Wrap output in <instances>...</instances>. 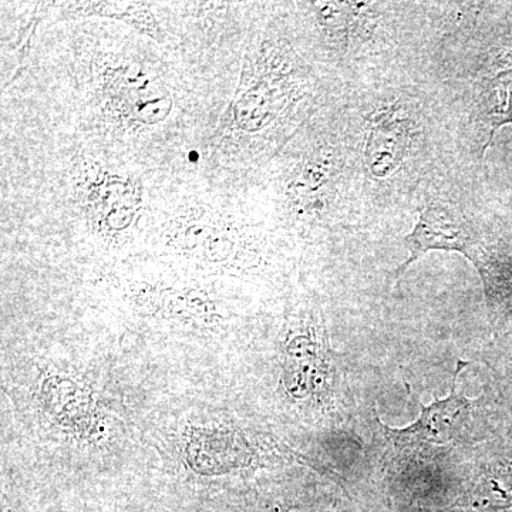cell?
I'll return each instance as SVG.
<instances>
[{
	"mask_svg": "<svg viewBox=\"0 0 512 512\" xmlns=\"http://www.w3.org/2000/svg\"><path fill=\"white\" fill-rule=\"evenodd\" d=\"M288 77L281 69L268 66L264 74H256L248 89L232 106L235 126L245 133H258L268 127L282 113L291 99Z\"/></svg>",
	"mask_w": 512,
	"mask_h": 512,
	"instance_id": "obj_8",
	"label": "cell"
},
{
	"mask_svg": "<svg viewBox=\"0 0 512 512\" xmlns=\"http://www.w3.org/2000/svg\"><path fill=\"white\" fill-rule=\"evenodd\" d=\"M66 6L73 15L106 16V18L123 20L138 32L153 37L157 42H163L164 35L160 25L150 8L144 3L76 2L67 3Z\"/></svg>",
	"mask_w": 512,
	"mask_h": 512,
	"instance_id": "obj_12",
	"label": "cell"
},
{
	"mask_svg": "<svg viewBox=\"0 0 512 512\" xmlns=\"http://www.w3.org/2000/svg\"><path fill=\"white\" fill-rule=\"evenodd\" d=\"M501 379H503L504 396L512 406V326L507 329L500 355Z\"/></svg>",
	"mask_w": 512,
	"mask_h": 512,
	"instance_id": "obj_13",
	"label": "cell"
},
{
	"mask_svg": "<svg viewBox=\"0 0 512 512\" xmlns=\"http://www.w3.org/2000/svg\"><path fill=\"white\" fill-rule=\"evenodd\" d=\"M483 279L488 308L500 328L512 326V245L507 242L487 244L483 241L471 258Z\"/></svg>",
	"mask_w": 512,
	"mask_h": 512,
	"instance_id": "obj_10",
	"label": "cell"
},
{
	"mask_svg": "<svg viewBox=\"0 0 512 512\" xmlns=\"http://www.w3.org/2000/svg\"><path fill=\"white\" fill-rule=\"evenodd\" d=\"M416 124L400 106L383 107L373 114L363 138V165L372 180H392L406 165L416 143Z\"/></svg>",
	"mask_w": 512,
	"mask_h": 512,
	"instance_id": "obj_5",
	"label": "cell"
},
{
	"mask_svg": "<svg viewBox=\"0 0 512 512\" xmlns=\"http://www.w3.org/2000/svg\"><path fill=\"white\" fill-rule=\"evenodd\" d=\"M339 171L338 151L329 146L312 150L293 170L286 188L292 207L311 217L325 210L338 188Z\"/></svg>",
	"mask_w": 512,
	"mask_h": 512,
	"instance_id": "obj_7",
	"label": "cell"
},
{
	"mask_svg": "<svg viewBox=\"0 0 512 512\" xmlns=\"http://www.w3.org/2000/svg\"><path fill=\"white\" fill-rule=\"evenodd\" d=\"M481 244L483 239L460 211L441 202H430L419 212V220L404 238L409 256L396 269V278L421 256L433 251L458 252L471 261Z\"/></svg>",
	"mask_w": 512,
	"mask_h": 512,
	"instance_id": "obj_4",
	"label": "cell"
},
{
	"mask_svg": "<svg viewBox=\"0 0 512 512\" xmlns=\"http://www.w3.org/2000/svg\"><path fill=\"white\" fill-rule=\"evenodd\" d=\"M76 191L84 217L99 234H117L130 227L143 198L136 178L94 165L80 171Z\"/></svg>",
	"mask_w": 512,
	"mask_h": 512,
	"instance_id": "obj_3",
	"label": "cell"
},
{
	"mask_svg": "<svg viewBox=\"0 0 512 512\" xmlns=\"http://www.w3.org/2000/svg\"><path fill=\"white\" fill-rule=\"evenodd\" d=\"M478 117L488 138L484 153L493 144L495 133L512 124V59L498 55L490 64L477 93Z\"/></svg>",
	"mask_w": 512,
	"mask_h": 512,
	"instance_id": "obj_11",
	"label": "cell"
},
{
	"mask_svg": "<svg viewBox=\"0 0 512 512\" xmlns=\"http://www.w3.org/2000/svg\"><path fill=\"white\" fill-rule=\"evenodd\" d=\"M464 512H512V437L491 448L466 488Z\"/></svg>",
	"mask_w": 512,
	"mask_h": 512,
	"instance_id": "obj_6",
	"label": "cell"
},
{
	"mask_svg": "<svg viewBox=\"0 0 512 512\" xmlns=\"http://www.w3.org/2000/svg\"><path fill=\"white\" fill-rule=\"evenodd\" d=\"M468 366V362L458 360L453 376L450 394L446 399H436L431 404H421L419 419L403 427L382 424L387 439L397 447H414L420 444L454 443L460 440H473L485 436L490 431L491 402L485 396L480 399H468L466 394L458 392V376Z\"/></svg>",
	"mask_w": 512,
	"mask_h": 512,
	"instance_id": "obj_1",
	"label": "cell"
},
{
	"mask_svg": "<svg viewBox=\"0 0 512 512\" xmlns=\"http://www.w3.org/2000/svg\"><path fill=\"white\" fill-rule=\"evenodd\" d=\"M107 93L113 96L121 114L138 123L153 124L168 116L171 97L156 77L133 70H120L107 83Z\"/></svg>",
	"mask_w": 512,
	"mask_h": 512,
	"instance_id": "obj_9",
	"label": "cell"
},
{
	"mask_svg": "<svg viewBox=\"0 0 512 512\" xmlns=\"http://www.w3.org/2000/svg\"><path fill=\"white\" fill-rule=\"evenodd\" d=\"M282 380L298 400L325 394L329 387L328 336L320 312L308 311L289 329L282 352Z\"/></svg>",
	"mask_w": 512,
	"mask_h": 512,
	"instance_id": "obj_2",
	"label": "cell"
}]
</instances>
